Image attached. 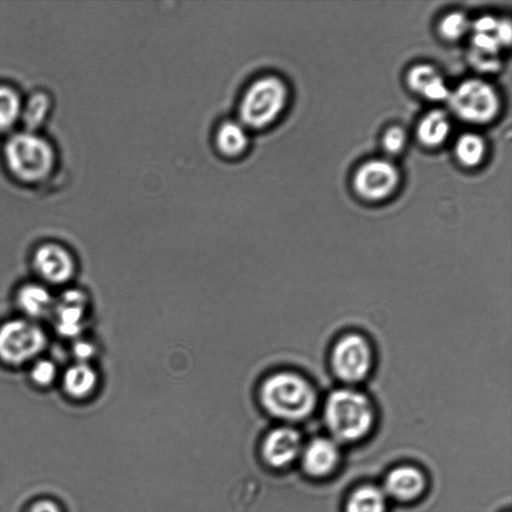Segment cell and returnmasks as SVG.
Here are the masks:
<instances>
[{"mask_svg": "<svg viewBox=\"0 0 512 512\" xmlns=\"http://www.w3.org/2000/svg\"><path fill=\"white\" fill-rule=\"evenodd\" d=\"M259 399L270 416L295 422L313 412L317 394L314 386L304 376L292 371H281L263 381Z\"/></svg>", "mask_w": 512, "mask_h": 512, "instance_id": "1", "label": "cell"}, {"mask_svg": "<svg viewBox=\"0 0 512 512\" xmlns=\"http://www.w3.org/2000/svg\"><path fill=\"white\" fill-rule=\"evenodd\" d=\"M323 418L334 441L353 442L364 437L374 422V409L362 391L343 387L329 393Z\"/></svg>", "mask_w": 512, "mask_h": 512, "instance_id": "2", "label": "cell"}, {"mask_svg": "<svg viewBox=\"0 0 512 512\" xmlns=\"http://www.w3.org/2000/svg\"><path fill=\"white\" fill-rule=\"evenodd\" d=\"M289 100L286 81L277 74L257 76L243 90L238 103V119L250 130L273 124Z\"/></svg>", "mask_w": 512, "mask_h": 512, "instance_id": "3", "label": "cell"}, {"mask_svg": "<svg viewBox=\"0 0 512 512\" xmlns=\"http://www.w3.org/2000/svg\"><path fill=\"white\" fill-rule=\"evenodd\" d=\"M3 156L9 172L27 184L45 180L56 161L52 144L36 131L25 129L7 139Z\"/></svg>", "mask_w": 512, "mask_h": 512, "instance_id": "4", "label": "cell"}, {"mask_svg": "<svg viewBox=\"0 0 512 512\" xmlns=\"http://www.w3.org/2000/svg\"><path fill=\"white\" fill-rule=\"evenodd\" d=\"M48 336L38 322L17 317L0 324V363L17 368L41 357Z\"/></svg>", "mask_w": 512, "mask_h": 512, "instance_id": "5", "label": "cell"}, {"mask_svg": "<svg viewBox=\"0 0 512 512\" xmlns=\"http://www.w3.org/2000/svg\"><path fill=\"white\" fill-rule=\"evenodd\" d=\"M373 363L374 352L370 342L357 332L339 337L329 354L333 374L346 384L362 382L371 372Z\"/></svg>", "mask_w": 512, "mask_h": 512, "instance_id": "6", "label": "cell"}, {"mask_svg": "<svg viewBox=\"0 0 512 512\" xmlns=\"http://www.w3.org/2000/svg\"><path fill=\"white\" fill-rule=\"evenodd\" d=\"M453 112L463 121L486 123L499 110L500 101L494 87L482 79H467L461 82L448 97Z\"/></svg>", "mask_w": 512, "mask_h": 512, "instance_id": "7", "label": "cell"}, {"mask_svg": "<svg viewBox=\"0 0 512 512\" xmlns=\"http://www.w3.org/2000/svg\"><path fill=\"white\" fill-rule=\"evenodd\" d=\"M31 266L45 285H65L76 272V261L71 251L55 241L43 242L34 249Z\"/></svg>", "mask_w": 512, "mask_h": 512, "instance_id": "8", "label": "cell"}, {"mask_svg": "<svg viewBox=\"0 0 512 512\" xmlns=\"http://www.w3.org/2000/svg\"><path fill=\"white\" fill-rule=\"evenodd\" d=\"M397 167L386 159H371L355 172L353 187L363 199L378 201L391 195L399 183Z\"/></svg>", "mask_w": 512, "mask_h": 512, "instance_id": "9", "label": "cell"}, {"mask_svg": "<svg viewBox=\"0 0 512 512\" xmlns=\"http://www.w3.org/2000/svg\"><path fill=\"white\" fill-rule=\"evenodd\" d=\"M302 439L297 430L288 426L275 427L263 435L258 455L263 465L272 469L289 466L300 454Z\"/></svg>", "mask_w": 512, "mask_h": 512, "instance_id": "10", "label": "cell"}, {"mask_svg": "<svg viewBox=\"0 0 512 512\" xmlns=\"http://www.w3.org/2000/svg\"><path fill=\"white\" fill-rule=\"evenodd\" d=\"M87 296L78 288L64 290L55 298L52 314L57 333L65 338H77L86 316Z\"/></svg>", "mask_w": 512, "mask_h": 512, "instance_id": "11", "label": "cell"}, {"mask_svg": "<svg viewBox=\"0 0 512 512\" xmlns=\"http://www.w3.org/2000/svg\"><path fill=\"white\" fill-rule=\"evenodd\" d=\"M15 305L22 317L38 322L52 314L55 297L47 285L40 281L21 284L14 296Z\"/></svg>", "mask_w": 512, "mask_h": 512, "instance_id": "12", "label": "cell"}, {"mask_svg": "<svg viewBox=\"0 0 512 512\" xmlns=\"http://www.w3.org/2000/svg\"><path fill=\"white\" fill-rule=\"evenodd\" d=\"M339 460V450L334 440L318 437L311 440L303 449L302 467L314 477L329 474Z\"/></svg>", "mask_w": 512, "mask_h": 512, "instance_id": "13", "label": "cell"}, {"mask_svg": "<svg viewBox=\"0 0 512 512\" xmlns=\"http://www.w3.org/2000/svg\"><path fill=\"white\" fill-rule=\"evenodd\" d=\"M250 131L238 118L225 119L215 130V146L226 157H238L249 147Z\"/></svg>", "mask_w": 512, "mask_h": 512, "instance_id": "14", "label": "cell"}, {"mask_svg": "<svg viewBox=\"0 0 512 512\" xmlns=\"http://www.w3.org/2000/svg\"><path fill=\"white\" fill-rule=\"evenodd\" d=\"M98 376L95 369L86 362H74L61 376L64 393L73 400L89 397L96 388Z\"/></svg>", "mask_w": 512, "mask_h": 512, "instance_id": "15", "label": "cell"}, {"mask_svg": "<svg viewBox=\"0 0 512 512\" xmlns=\"http://www.w3.org/2000/svg\"><path fill=\"white\" fill-rule=\"evenodd\" d=\"M409 87L433 101L448 99L450 91L438 71L429 64L413 66L407 74Z\"/></svg>", "mask_w": 512, "mask_h": 512, "instance_id": "16", "label": "cell"}, {"mask_svg": "<svg viewBox=\"0 0 512 512\" xmlns=\"http://www.w3.org/2000/svg\"><path fill=\"white\" fill-rule=\"evenodd\" d=\"M425 486L422 473L411 466L393 469L385 479L386 492L395 499L406 501L419 496Z\"/></svg>", "mask_w": 512, "mask_h": 512, "instance_id": "17", "label": "cell"}, {"mask_svg": "<svg viewBox=\"0 0 512 512\" xmlns=\"http://www.w3.org/2000/svg\"><path fill=\"white\" fill-rule=\"evenodd\" d=\"M450 132V122L443 110L434 109L423 116L417 126V136L426 146L441 144Z\"/></svg>", "mask_w": 512, "mask_h": 512, "instance_id": "18", "label": "cell"}, {"mask_svg": "<svg viewBox=\"0 0 512 512\" xmlns=\"http://www.w3.org/2000/svg\"><path fill=\"white\" fill-rule=\"evenodd\" d=\"M51 110V99L43 91L32 93L22 103L21 118L25 130L36 131L48 118Z\"/></svg>", "mask_w": 512, "mask_h": 512, "instance_id": "19", "label": "cell"}, {"mask_svg": "<svg viewBox=\"0 0 512 512\" xmlns=\"http://www.w3.org/2000/svg\"><path fill=\"white\" fill-rule=\"evenodd\" d=\"M384 492L372 485L356 489L347 501L346 512H385Z\"/></svg>", "mask_w": 512, "mask_h": 512, "instance_id": "20", "label": "cell"}, {"mask_svg": "<svg viewBox=\"0 0 512 512\" xmlns=\"http://www.w3.org/2000/svg\"><path fill=\"white\" fill-rule=\"evenodd\" d=\"M22 103L18 92L0 85V131L11 129L21 118Z\"/></svg>", "mask_w": 512, "mask_h": 512, "instance_id": "21", "label": "cell"}, {"mask_svg": "<svg viewBox=\"0 0 512 512\" xmlns=\"http://www.w3.org/2000/svg\"><path fill=\"white\" fill-rule=\"evenodd\" d=\"M486 145L483 138L475 133L462 134L455 144V154L465 166H476L485 155Z\"/></svg>", "mask_w": 512, "mask_h": 512, "instance_id": "22", "label": "cell"}, {"mask_svg": "<svg viewBox=\"0 0 512 512\" xmlns=\"http://www.w3.org/2000/svg\"><path fill=\"white\" fill-rule=\"evenodd\" d=\"M58 378L56 363L48 358L39 357L30 364L29 379L39 388L51 386Z\"/></svg>", "mask_w": 512, "mask_h": 512, "instance_id": "23", "label": "cell"}, {"mask_svg": "<svg viewBox=\"0 0 512 512\" xmlns=\"http://www.w3.org/2000/svg\"><path fill=\"white\" fill-rule=\"evenodd\" d=\"M469 26V21L463 13L451 12L441 20L439 31L444 38L455 40L463 36Z\"/></svg>", "mask_w": 512, "mask_h": 512, "instance_id": "24", "label": "cell"}, {"mask_svg": "<svg viewBox=\"0 0 512 512\" xmlns=\"http://www.w3.org/2000/svg\"><path fill=\"white\" fill-rule=\"evenodd\" d=\"M500 43L493 33H474L472 38V50L481 54L495 56Z\"/></svg>", "mask_w": 512, "mask_h": 512, "instance_id": "25", "label": "cell"}, {"mask_svg": "<svg viewBox=\"0 0 512 512\" xmlns=\"http://www.w3.org/2000/svg\"><path fill=\"white\" fill-rule=\"evenodd\" d=\"M406 142V133L399 126H392L383 135L382 144L384 149L390 154L399 153Z\"/></svg>", "mask_w": 512, "mask_h": 512, "instance_id": "26", "label": "cell"}, {"mask_svg": "<svg viewBox=\"0 0 512 512\" xmlns=\"http://www.w3.org/2000/svg\"><path fill=\"white\" fill-rule=\"evenodd\" d=\"M71 352L76 362L88 363V361L95 353V347L91 342L82 339H76L72 345Z\"/></svg>", "mask_w": 512, "mask_h": 512, "instance_id": "27", "label": "cell"}, {"mask_svg": "<svg viewBox=\"0 0 512 512\" xmlns=\"http://www.w3.org/2000/svg\"><path fill=\"white\" fill-rule=\"evenodd\" d=\"M471 63L481 71H496L499 66V61L495 56H489L485 54L478 53L476 51H471L470 53Z\"/></svg>", "mask_w": 512, "mask_h": 512, "instance_id": "28", "label": "cell"}, {"mask_svg": "<svg viewBox=\"0 0 512 512\" xmlns=\"http://www.w3.org/2000/svg\"><path fill=\"white\" fill-rule=\"evenodd\" d=\"M498 20L490 15L479 17L472 24L474 33H494Z\"/></svg>", "mask_w": 512, "mask_h": 512, "instance_id": "29", "label": "cell"}, {"mask_svg": "<svg viewBox=\"0 0 512 512\" xmlns=\"http://www.w3.org/2000/svg\"><path fill=\"white\" fill-rule=\"evenodd\" d=\"M500 45H508L511 41V24L508 20H498L493 33Z\"/></svg>", "mask_w": 512, "mask_h": 512, "instance_id": "30", "label": "cell"}, {"mask_svg": "<svg viewBox=\"0 0 512 512\" xmlns=\"http://www.w3.org/2000/svg\"><path fill=\"white\" fill-rule=\"evenodd\" d=\"M27 512H63L61 507L50 499H41L34 502Z\"/></svg>", "mask_w": 512, "mask_h": 512, "instance_id": "31", "label": "cell"}]
</instances>
